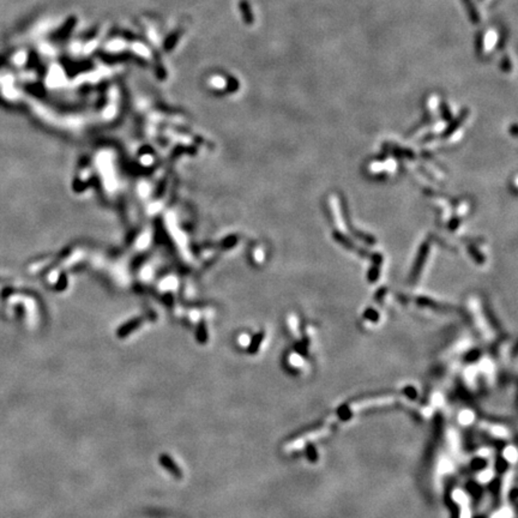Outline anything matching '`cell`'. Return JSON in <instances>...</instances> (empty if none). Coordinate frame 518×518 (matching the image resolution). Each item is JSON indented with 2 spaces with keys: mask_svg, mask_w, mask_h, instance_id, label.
Returning a JSON list of instances; mask_svg holds the SVG:
<instances>
[{
  "mask_svg": "<svg viewBox=\"0 0 518 518\" xmlns=\"http://www.w3.org/2000/svg\"><path fill=\"white\" fill-rule=\"evenodd\" d=\"M160 463L162 464V467H165L166 469L170 472L172 475H174L175 478L181 479L182 472L180 470L179 465L174 462V459H172L168 455H161L160 456Z\"/></svg>",
  "mask_w": 518,
  "mask_h": 518,
  "instance_id": "cell-1",
  "label": "cell"
}]
</instances>
